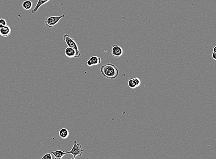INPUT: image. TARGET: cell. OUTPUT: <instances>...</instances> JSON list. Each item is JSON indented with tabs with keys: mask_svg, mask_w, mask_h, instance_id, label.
<instances>
[{
	"mask_svg": "<svg viewBox=\"0 0 216 159\" xmlns=\"http://www.w3.org/2000/svg\"><path fill=\"white\" fill-rule=\"evenodd\" d=\"M213 52H216V47H215L213 48Z\"/></svg>",
	"mask_w": 216,
	"mask_h": 159,
	"instance_id": "obj_18",
	"label": "cell"
},
{
	"mask_svg": "<svg viewBox=\"0 0 216 159\" xmlns=\"http://www.w3.org/2000/svg\"><path fill=\"white\" fill-rule=\"evenodd\" d=\"M63 40L66 43V44L68 46L73 49L76 51V56L75 58H77L81 56L79 50L78 49V45L75 42V40L73 39L68 34H65L63 36Z\"/></svg>",
	"mask_w": 216,
	"mask_h": 159,
	"instance_id": "obj_2",
	"label": "cell"
},
{
	"mask_svg": "<svg viewBox=\"0 0 216 159\" xmlns=\"http://www.w3.org/2000/svg\"><path fill=\"white\" fill-rule=\"evenodd\" d=\"M59 136H60L61 138H62V139H65V138H67L69 136V131L67 128H63L59 131Z\"/></svg>",
	"mask_w": 216,
	"mask_h": 159,
	"instance_id": "obj_11",
	"label": "cell"
},
{
	"mask_svg": "<svg viewBox=\"0 0 216 159\" xmlns=\"http://www.w3.org/2000/svg\"><path fill=\"white\" fill-rule=\"evenodd\" d=\"M100 71L103 76L108 79H115L119 75L118 69L114 64L110 63L102 65Z\"/></svg>",
	"mask_w": 216,
	"mask_h": 159,
	"instance_id": "obj_1",
	"label": "cell"
},
{
	"mask_svg": "<svg viewBox=\"0 0 216 159\" xmlns=\"http://www.w3.org/2000/svg\"><path fill=\"white\" fill-rule=\"evenodd\" d=\"M83 150L82 148L81 144H77L76 140L73 141V145L70 151H68V154L73 155V159H75L77 156H82Z\"/></svg>",
	"mask_w": 216,
	"mask_h": 159,
	"instance_id": "obj_3",
	"label": "cell"
},
{
	"mask_svg": "<svg viewBox=\"0 0 216 159\" xmlns=\"http://www.w3.org/2000/svg\"><path fill=\"white\" fill-rule=\"evenodd\" d=\"M134 79L135 81H136V83H137V87L140 86L141 84V79L138 78H134Z\"/></svg>",
	"mask_w": 216,
	"mask_h": 159,
	"instance_id": "obj_16",
	"label": "cell"
},
{
	"mask_svg": "<svg viewBox=\"0 0 216 159\" xmlns=\"http://www.w3.org/2000/svg\"><path fill=\"white\" fill-rule=\"evenodd\" d=\"M101 58L97 56H94L91 57L87 61V65L89 67L96 66L100 64L101 63Z\"/></svg>",
	"mask_w": 216,
	"mask_h": 159,
	"instance_id": "obj_6",
	"label": "cell"
},
{
	"mask_svg": "<svg viewBox=\"0 0 216 159\" xmlns=\"http://www.w3.org/2000/svg\"><path fill=\"white\" fill-rule=\"evenodd\" d=\"M65 54L67 57L69 58H73V57H75L76 56V51L72 48L67 47L65 49Z\"/></svg>",
	"mask_w": 216,
	"mask_h": 159,
	"instance_id": "obj_9",
	"label": "cell"
},
{
	"mask_svg": "<svg viewBox=\"0 0 216 159\" xmlns=\"http://www.w3.org/2000/svg\"><path fill=\"white\" fill-rule=\"evenodd\" d=\"M41 158L42 159H52L53 158V157H52L51 153H48L45 154Z\"/></svg>",
	"mask_w": 216,
	"mask_h": 159,
	"instance_id": "obj_15",
	"label": "cell"
},
{
	"mask_svg": "<svg viewBox=\"0 0 216 159\" xmlns=\"http://www.w3.org/2000/svg\"><path fill=\"white\" fill-rule=\"evenodd\" d=\"M7 25V22L5 19H0V29L3 28V27H5V26Z\"/></svg>",
	"mask_w": 216,
	"mask_h": 159,
	"instance_id": "obj_14",
	"label": "cell"
},
{
	"mask_svg": "<svg viewBox=\"0 0 216 159\" xmlns=\"http://www.w3.org/2000/svg\"><path fill=\"white\" fill-rule=\"evenodd\" d=\"M111 53L114 57L118 58L123 55L124 51L119 45H113L111 49Z\"/></svg>",
	"mask_w": 216,
	"mask_h": 159,
	"instance_id": "obj_5",
	"label": "cell"
},
{
	"mask_svg": "<svg viewBox=\"0 0 216 159\" xmlns=\"http://www.w3.org/2000/svg\"><path fill=\"white\" fill-rule=\"evenodd\" d=\"M211 57H212V58H213L214 60H216V52H213V53H212V55H211Z\"/></svg>",
	"mask_w": 216,
	"mask_h": 159,
	"instance_id": "obj_17",
	"label": "cell"
},
{
	"mask_svg": "<svg viewBox=\"0 0 216 159\" xmlns=\"http://www.w3.org/2000/svg\"><path fill=\"white\" fill-rule=\"evenodd\" d=\"M50 0H38V3L36 4L35 7L32 11V13H35L37 12L39 8L41 7V6L44 5L45 4L50 1Z\"/></svg>",
	"mask_w": 216,
	"mask_h": 159,
	"instance_id": "obj_10",
	"label": "cell"
},
{
	"mask_svg": "<svg viewBox=\"0 0 216 159\" xmlns=\"http://www.w3.org/2000/svg\"><path fill=\"white\" fill-rule=\"evenodd\" d=\"M51 153L53 154L55 157V159H61L63 158L64 156H65V154H68V152L67 151H63L61 150H53L51 151Z\"/></svg>",
	"mask_w": 216,
	"mask_h": 159,
	"instance_id": "obj_8",
	"label": "cell"
},
{
	"mask_svg": "<svg viewBox=\"0 0 216 159\" xmlns=\"http://www.w3.org/2000/svg\"><path fill=\"white\" fill-rule=\"evenodd\" d=\"M64 17V15H61L59 16L49 17L45 19L44 21L45 24L48 28H53L59 22L61 19Z\"/></svg>",
	"mask_w": 216,
	"mask_h": 159,
	"instance_id": "obj_4",
	"label": "cell"
},
{
	"mask_svg": "<svg viewBox=\"0 0 216 159\" xmlns=\"http://www.w3.org/2000/svg\"><path fill=\"white\" fill-rule=\"evenodd\" d=\"M12 33V29L10 26L7 25L0 29V35L3 37H7Z\"/></svg>",
	"mask_w": 216,
	"mask_h": 159,
	"instance_id": "obj_7",
	"label": "cell"
},
{
	"mask_svg": "<svg viewBox=\"0 0 216 159\" xmlns=\"http://www.w3.org/2000/svg\"><path fill=\"white\" fill-rule=\"evenodd\" d=\"M23 8L26 10H30L33 6V3L30 0H26L23 1L22 4Z\"/></svg>",
	"mask_w": 216,
	"mask_h": 159,
	"instance_id": "obj_12",
	"label": "cell"
},
{
	"mask_svg": "<svg viewBox=\"0 0 216 159\" xmlns=\"http://www.w3.org/2000/svg\"><path fill=\"white\" fill-rule=\"evenodd\" d=\"M128 85L129 88L131 89H134L137 87L134 78H130L128 82Z\"/></svg>",
	"mask_w": 216,
	"mask_h": 159,
	"instance_id": "obj_13",
	"label": "cell"
}]
</instances>
